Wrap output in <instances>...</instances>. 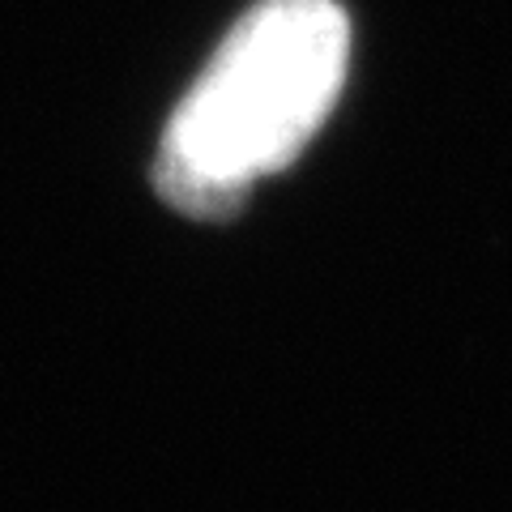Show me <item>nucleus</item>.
I'll return each mask as SVG.
<instances>
[{
    "label": "nucleus",
    "mask_w": 512,
    "mask_h": 512,
    "mask_svg": "<svg viewBox=\"0 0 512 512\" xmlns=\"http://www.w3.org/2000/svg\"><path fill=\"white\" fill-rule=\"evenodd\" d=\"M350 22L338 0H261L167 124L154 184L192 218H227L325 124L346 77Z\"/></svg>",
    "instance_id": "f257e3e1"
}]
</instances>
